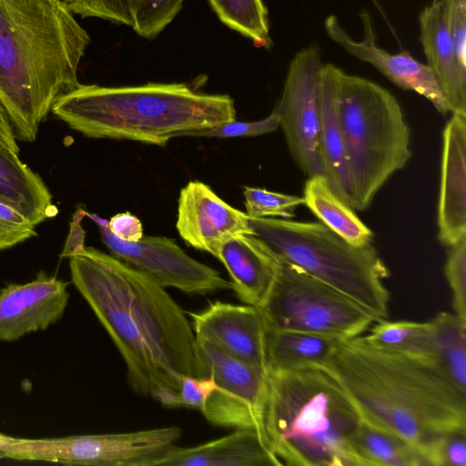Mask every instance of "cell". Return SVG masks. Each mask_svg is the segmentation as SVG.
I'll list each match as a JSON object with an SVG mask.
<instances>
[{"label":"cell","mask_w":466,"mask_h":466,"mask_svg":"<svg viewBox=\"0 0 466 466\" xmlns=\"http://www.w3.org/2000/svg\"><path fill=\"white\" fill-rule=\"evenodd\" d=\"M448 248L444 272L452 294V306L454 313L466 322V237Z\"/></svg>","instance_id":"cell-31"},{"label":"cell","mask_w":466,"mask_h":466,"mask_svg":"<svg viewBox=\"0 0 466 466\" xmlns=\"http://www.w3.org/2000/svg\"><path fill=\"white\" fill-rule=\"evenodd\" d=\"M246 214L256 218L294 217V210L304 205L303 197L288 195L260 187H245L243 190Z\"/></svg>","instance_id":"cell-30"},{"label":"cell","mask_w":466,"mask_h":466,"mask_svg":"<svg viewBox=\"0 0 466 466\" xmlns=\"http://www.w3.org/2000/svg\"><path fill=\"white\" fill-rule=\"evenodd\" d=\"M361 420L322 368L267 370L262 428L280 466H357L352 439Z\"/></svg>","instance_id":"cell-5"},{"label":"cell","mask_w":466,"mask_h":466,"mask_svg":"<svg viewBox=\"0 0 466 466\" xmlns=\"http://www.w3.org/2000/svg\"><path fill=\"white\" fill-rule=\"evenodd\" d=\"M352 452L357 466H427L410 442L363 420L353 436Z\"/></svg>","instance_id":"cell-25"},{"label":"cell","mask_w":466,"mask_h":466,"mask_svg":"<svg viewBox=\"0 0 466 466\" xmlns=\"http://www.w3.org/2000/svg\"><path fill=\"white\" fill-rule=\"evenodd\" d=\"M339 116L355 193L354 210L362 211L409 162L410 130L399 101L389 90L344 71Z\"/></svg>","instance_id":"cell-7"},{"label":"cell","mask_w":466,"mask_h":466,"mask_svg":"<svg viewBox=\"0 0 466 466\" xmlns=\"http://www.w3.org/2000/svg\"><path fill=\"white\" fill-rule=\"evenodd\" d=\"M342 70L332 64L322 68L319 148L325 177L333 191L352 209L355 193L350 175L339 116V90Z\"/></svg>","instance_id":"cell-20"},{"label":"cell","mask_w":466,"mask_h":466,"mask_svg":"<svg viewBox=\"0 0 466 466\" xmlns=\"http://www.w3.org/2000/svg\"><path fill=\"white\" fill-rule=\"evenodd\" d=\"M364 335L371 342L399 352L437 359L431 320L382 319L375 321Z\"/></svg>","instance_id":"cell-26"},{"label":"cell","mask_w":466,"mask_h":466,"mask_svg":"<svg viewBox=\"0 0 466 466\" xmlns=\"http://www.w3.org/2000/svg\"><path fill=\"white\" fill-rule=\"evenodd\" d=\"M279 113L275 106L269 116L260 120L248 122L234 119L209 128L188 131L181 136L219 138L256 137L276 131L279 127Z\"/></svg>","instance_id":"cell-32"},{"label":"cell","mask_w":466,"mask_h":466,"mask_svg":"<svg viewBox=\"0 0 466 466\" xmlns=\"http://www.w3.org/2000/svg\"><path fill=\"white\" fill-rule=\"evenodd\" d=\"M86 216L98 226L101 239L111 255L149 275L165 288L198 295L233 288L231 281L188 256L172 238L143 236L138 241H125L110 232L108 220L87 212Z\"/></svg>","instance_id":"cell-11"},{"label":"cell","mask_w":466,"mask_h":466,"mask_svg":"<svg viewBox=\"0 0 466 466\" xmlns=\"http://www.w3.org/2000/svg\"><path fill=\"white\" fill-rule=\"evenodd\" d=\"M72 13L130 25L126 0H63Z\"/></svg>","instance_id":"cell-35"},{"label":"cell","mask_w":466,"mask_h":466,"mask_svg":"<svg viewBox=\"0 0 466 466\" xmlns=\"http://www.w3.org/2000/svg\"><path fill=\"white\" fill-rule=\"evenodd\" d=\"M52 112L88 137L128 139L160 147L183 133L236 119L229 96L200 93L185 83L81 84L60 97Z\"/></svg>","instance_id":"cell-4"},{"label":"cell","mask_w":466,"mask_h":466,"mask_svg":"<svg viewBox=\"0 0 466 466\" xmlns=\"http://www.w3.org/2000/svg\"><path fill=\"white\" fill-rule=\"evenodd\" d=\"M320 368L363 420L402 437L423 458L441 434L466 431V392L435 358L399 352L361 334L341 339Z\"/></svg>","instance_id":"cell-2"},{"label":"cell","mask_w":466,"mask_h":466,"mask_svg":"<svg viewBox=\"0 0 466 466\" xmlns=\"http://www.w3.org/2000/svg\"><path fill=\"white\" fill-rule=\"evenodd\" d=\"M35 236V225L18 208L0 200V251Z\"/></svg>","instance_id":"cell-34"},{"label":"cell","mask_w":466,"mask_h":466,"mask_svg":"<svg viewBox=\"0 0 466 466\" xmlns=\"http://www.w3.org/2000/svg\"><path fill=\"white\" fill-rule=\"evenodd\" d=\"M107 227L116 238L125 241H138L144 236L141 221L129 212L113 216Z\"/></svg>","instance_id":"cell-38"},{"label":"cell","mask_w":466,"mask_h":466,"mask_svg":"<svg viewBox=\"0 0 466 466\" xmlns=\"http://www.w3.org/2000/svg\"><path fill=\"white\" fill-rule=\"evenodd\" d=\"M16 136L6 111L0 102V146L19 153Z\"/></svg>","instance_id":"cell-40"},{"label":"cell","mask_w":466,"mask_h":466,"mask_svg":"<svg viewBox=\"0 0 466 466\" xmlns=\"http://www.w3.org/2000/svg\"><path fill=\"white\" fill-rule=\"evenodd\" d=\"M219 20L252 40L258 47H269L271 39L268 10L262 0H208Z\"/></svg>","instance_id":"cell-28"},{"label":"cell","mask_w":466,"mask_h":466,"mask_svg":"<svg viewBox=\"0 0 466 466\" xmlns=\"http://www.w3.org/2000/svg\"><path fill=\"white\" fill-rule=\"evenodd\" d=\"M89 43L63 0H0V102L17 139L35 141L55 103L81 86Z\"/></svg>","instance_id":"cell-3"},{"label":"cell","mask_w":466,"mask_h":466,"mask_svg":"<svg viewBox=\"0 0 466 466\" xmlns=\"http://www.w3.org/2000/svg\"><path fill=\"white\" fill-rule=\"evenodd\" d=\"M323 63L311 45L293 57L281 98L275 106L290 155L309 177L323 175L319 148V99Z\"/></svg>","instance_id":"cell-10"},{"label":"cell","mask_w":466,"mask_h":466,"mask_svg":"<svg viewBox=\"0 0 466 466\" xmlns=\"http://www.w3.org/2000/svg\"><path fill=\"white\" fill-rule=\"evenodd\" d=\"M76 289L120 352L132 390L166 408L186 376H206L191 323L149 275L95 248L71 256Z\"/></svg>","instance_id":"cell-1"},{"label":"cell","mask_w":466,"mask_h":466,"mask_svg":"<svg viewBox=\"0 0 466 466\" xmlns=\"http://www.w3.org/2000/svg\"><path fill=\"white\" fill-rule=\"evenodd\" d=\"M68 300L67 283L44 271L6 285L0 290V342L46 329L63 317Z\"/></svg>","instance_id":"cell-16"},{"label":"cell","mask_w":466,"mask_h":466,"mask_svg":"<svg viewBox=\"0 0 466 466\" xmlns=\"http://www.w3.org/2000/svg\"><path fill=\"white\" fill-rule=\"evenodd\" d=\"M196 340L206 373L210 374L216 383L215 390L201 411L204 418L218 427L256 430L265 439L262 403L267 370L239 360L205 341Z\"/></svg>","instance_id":"cell-12"},{"label":"cell","mask_w":466,"mask_h":466,"mask_svg":"<svg viewBox=\"0 0 466 466\" xmlns=\"http://www.w3.org/2000/svg\"><path fill=\"white\" fill-rule=\"evenodd\" d=\"M215 389L216 383L210 374L201 377L186 376L181 380L180 390L170 408L195 409L201 412Z\"/></svg>","instance_id":"cell-36"},{"label":"cell","mask_w":466,"mask_h":466,"mask_svg":"<svg viewBox=\"0 0 466 466\" xmlns=\"http://www.w3.org/2000/svg\"><path fill=\"white\" fill-rule=\"evenodd\" d=\"M188 315L196 339L267 370L266 324L258 307L215 301Z\"/></svg>","instance_id":"cell-15"},{"label":"cell","mask_w":466,"mask_h":466,"mask_svg":"<svg viewBox=\"0 0 466 466\" xmlns=\"http://www.w3.org/2000/svg\"><path fill=\"white\" fill-rule=\"evenodd\" d=\"M86 216V211L78 208L73 216L70 222V230L65 247L61 253V258H70L85 250V231L81 221Z\"/></svg>","instance_id":"cell-39"},{"label":"cell","mask_w":466,"mask_h":466,"mask_svg":"<svg viewBox=\"0 0 466 466\" xmlns=\"http://www.w3.org/2000/svg\"><path fill=\"white\" fill-rule=\"evenodd\" d=\"M424 459L427 466H465L466 431L441 434L429 446Z\"/></svg>","instance_id":"cell-33"},{"label":"cell","mask_w":466,"mask_h":466,"mask_svg":"<svg viewBox=\"0 0 466 466\" xmlns=\"http://www.w3.org/2000/svg\"><path fill=\"white\" fill-rule=\"evenodd\" d=\"M435 355L452 381L466 392V322L441 312L431 320Z\"/></svg>","instance_id":"cell-27"},{"label":"cell","mask_w":466,"mask_h":466,"mask_svg":"<svg viewBox=\"0 0 466 466\" xmlns=\"http://www.w3.org/2000/svg\"><path fill=\"white\" fill-rule=\"evenodd\" d=\"M341 339L313 332L266 328L267 370L322 367Z\"/></svg>","instance_id":"cell-23"},{"label":"cell","mask_w":466,"mask_h":466,"mask_svg":"<svg viewBox=\"0 0 466 466\" xmlns=\"http://www.w3.org/2000/svg\"><path fill=\"white\" fill-rule=\"evenodd\" d=\"M304 205L326 227L357 247L371 244L373 232L330 187L323 175L307 177L303 189Z\"/></svg>","instance_id":"cell-24"},{"label":"cell","mask_w":466,"mask_h":466,"mask_svg":"<svg viewBox=\"0 0 466 466\" xmlns=\"http://www.w3.org/2000/svg\"><path fill=\"white\" fill-rule=\"evenodd\" d=\"M438 238L451 247L466 237V116L452 114L442 134Z\"/></svg>","instance_id":"cell-17"},{"label":"cell","mask_w":466,"mask_h":466,"mask_svg":"<svg viewBox=\"0 0 466 466\" xmlns=\"http://www.w3.org/2000/svg\"><path fill=\"white\" fill-rule=\"evenodd\" d=\"M11 437L0 431V460L7 459V449Z\"/></svg>","instance_id":"cell-41"},{"label":"cell","mask_w":466,"mask_h":466,"mask_svg":"<svg viewBox=\"0 0 466 466\" xmlns=\"http://www.w3.org/2000/svg\"><path fill=\"white\" fill-rule=\"evenodd\" d=\"M360 18L363 25V38L356 41L340 25L338 17L329 15L324 22L329 37L347 53L376 67L384 76L400 88L418 93L428 99L442 116L450 113V107L441 86L428 65L416 60L408 51L390 54L380 48L367 11L362 10Z\"/></svg>","instance_id":"cell-13"},{"label":"cell","mask_w":466,"mask_h":466,"mask_svg":"<svg viewBox=\"0 0 466 466\" xmlns=\"http://www.w3.org/2000/svg\"><path fill=\"white\" fill-rule=\"evenodd\" d=\"M185 0H126L130 26L144 38H154L170 24Z\"/></svg>","instance_id":"cell-29"},{"label":"cell","mask_w":466,"mask_h":466,"mask_svg":"<svg viewBox=\"0 0 466 466\" xmlns=\"http://www.w3.org/2000/svg\"><path fill=\"white\" fill-rule=\"evenodd\" d=\"M254 236L279 259L296 265L387 319L390 270L371 244L357 247L321 222L248 217Z\"/></svg>","instance_id":"cell-6"},{"label":"cell","mask_w":466,"mask_h":466,"mask_svg":"<svg viewBox=\"0 0 466 466\" xmlns=\"http://www.w3.org/2000/svg\"><path fill=\"white\" fill-rule=\"evenodd\" d=\"M278 261L273 283L258 307L266 328L348 339L366 333L377 321L337 289L296 265Z\"/></svg>","instance_id":"cell-8"},{"label":"cell","mask_w":466,"mask_h":466,"mask_svg":"<svg viewBox=\"0 0 466 466\" xmlns=\"http://www.w3.org/2000/svg\"><path fill=\"white\" fill-rule=\"evenodd\" d=\"M176 228L188 246L215 258L228 238L253 235L246 213L228 205L208 185L198 180L189 181L180 190Z\"/></svg>","instance_id":"cell-14"},{"label":"cell","mask_w":466,"mask_h":466,"mask_svg":"<svg viewBox=\"0 0 466 466\" xmlns=\"http://www.w3.org/2000/svg\"><path fill=\"white\" fill-rule=\"evenodd\" d=\"M448 25L457 59L466 69V0H450Z\"/></svg>","instance_id":"cell-37"},{"label":"cell","mask_w":466,"mask_h":466,"mask_svg":"<svg viewBox=\"0 0 466 466\" xmlns=\"http://www.w3.org/2000/svg\"><path fill=\"white\" fill-rule=\"evenodd\" d=\"M0 200L23 212L35 226L58 213L41 177L17 153L0 146Z\"/></svg>","instance_id":"cell-22"},{"label":"cell","mask_w":466,"mask_h":466,"mask_svg":"<svg viewBox=\"0 0 466 466\" xmlns=\"http://www.w3.org/2000/svg\"><path fill=\"white\" fill-rule=\"evenodd\" d=\"M181 429L168 426L151 430L58 438L11 437L7 459L66 465L150 466L176 444Z\"/></svg>","instance_id":"cell-9"},{"label":"cell","mask_w":466,"mask_h":466,"mask_svg":"<svg viewBox=\"0 0 466 466\" xmlns=\"http://www.w3.org/2000/svg\"><path fill=\"white\" fill-rule=\"evenodd\" d=\"M216 258L226 268L238 299L258 308L275 279L277 257L256 236L242 234L226 240Z\"/></svg>","instance_id":"cell-21"},{"label":"cell","mask_w":466,"mask_h":466,"mask_svg":"<svg viewBox=\"0 0 466 466\" xmlns=\"http://www.w3.org/2000/svg\"><path fill=\"white\" fill-rule=\"evenodd\" d=\"M151 466H280V463L258 431L240 428L193 447L174 444L154 460Z\"/></svg>","instance_id":"cell-19"},{"label":"cell","mask_w":466,"mask_h":466,"mask_svg":"<svg viewBox=\"0 0 466 466\" xmlns=\"http://www.w3.org/2000/svg\"><path fill=\"white\" fill-rule=\"evenodd\" d=\"M450 0H432L420 12V41L452 114L466 116V69L456 56L448 25Z\"/></svg>","instance_id":"cell-18"}]
</instances>
